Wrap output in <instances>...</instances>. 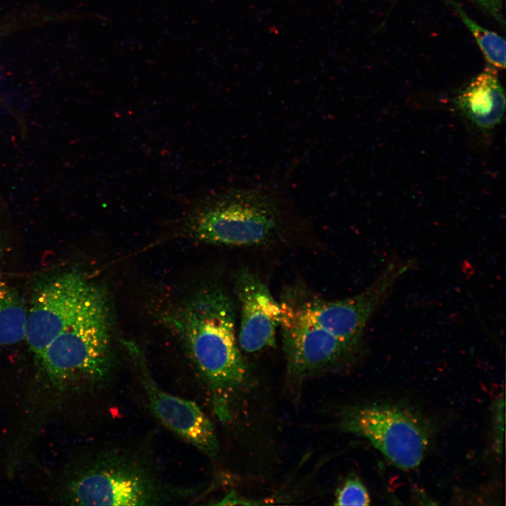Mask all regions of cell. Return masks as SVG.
<instances>
[{"label":"cell","instance_id":"15","mask_svg":"<svg viewBox=\"0 0 506 506\" xmlns=\"http://www.w3.org/2000/svg\"><path fill=\"white\" fill-rule=\"evenodd\" d=\"M494 434L495 449L498 453L502 450L504 424H505V400L498 398L494 406Z\"/></svg>","mask_w":506,"mask_h":506},{"label":"cell","instance_id":"1","mask_svg":"<svg viewBox=\"0 0 506 506\" xmlns=\"http://www.w3.org/2000/svg\"><path fill=\"white\" fill-rule=\"evenodd\" d=\"M112 320L104 291L48 344L36 359L38 367L24 410L29 418L45 423L71 392L96 387L111 376Z\"/></svg>","mask_w":506,"mask_h":506},{"label":"cell","instance_id":"13","mask_svg":"<svg viewBox=\"0 0 506 506\" xmlns=\"http://www.w3.org/2000/svg\"><path fill=\"white\" fill-rule=\"evenodd\" d=\"M452 4L463 23L474 36L487 62L494 68L505 69L506 52L505 39L476 22L456 3Z\"/></svg>","mask_w":506,"mask_h":506},{"label":"cell","instance_id":"2","mask_svg":"<svg viewBox=\"0 0 506 506\" xmlns=\"http://www.w3.org/2000/svg\"><path fill=\"white\" fill-rule=\"evenodd\" d=\"M235 309L228 294L212 286L162 316L207 384L214 412L222 421L231 418V399L248 375L235 335Z\"/></svg>","mask_w":506,"mask_h":506},{"label":"cell","instance_id":"18","mask_svg":"<svg viewBox=\"0 0 506 506\" xmlns=\"http://www.w3.org/2000/svg\"><path fill=\"white\" fill-rule=\"evenodd\" d=\"M14 32V25L8 18L0 19V37Z\"/></svg>","mask_w":506,"mask_h":506},{"label":"cell","instance_id":"12","mask_svg":"<svg viewBox=\"0 0 506 506\" xmlns=\"http://www.w3.org/2000/svg\"><path fill=\"white\" fill-rule=\"evenodd\" d=\"M27 312L18 292L0 280V346L25 339Z\"/></svg>","mask_w":506,"mask_h":506},{"label":"cell","instance_id":"9","mask_svg":"<svg viewBox=\"0 0 506 506\" xmlns=\"http://www.w3.org/2000/svg\"><path fill=\"white\" fill-rule=\"evenodd\" d=\"M137 377L146 395L153 415L170 430L211 458L218 455L219 447L214 428L194 401L172 395L155 382L139 353L134 350Z\"/></svg>","mask_w":506,"mask_h":506},{"label":"cell","instance_id":"19","mask_svg":"<svg viewBox=\"0 0 506 506\" xmlns=\"http://www.w3.org/2000/svg\"><path fill=\"white\" fill-rule=\"evenodd\" d=\"M0 280H1V277H0Z\"/></svg>","mask_w":506,"mask_h":506},{"label":"cell","instance_id":"16","mask_svg":"<svg viewBox=\"0 0 506 506\" xmlns=\"http://www.w3.org/2000/svg\"><path fill=\"white\" fill-rule=\"evenodd\" d=\"M481 7L484 11L495 18L498 22L505 25L502 14L503 0H469Z\"/></svg>","mask_w":506,"mask_h":506},{"label":"cell","instance_id":"3","mask_svg":"<svg viewBox=\"0 0 506 506\" xmlns=\"http://www.w3.org/2000/svg\"><path fill=\"white\" fill-rule=\"evenodd\" d=\"M278 202L254 189L230 188L196 199L183 217L188 235L203 243L259 247L279 236L282 220Z\"/></svg>","mask_w":506,"mask_h":506},{"label":"cell","instance_id":"6","mask_svg":"<svg viewBox=\"0 0 506 506\" xmlns=\"http://www.w3.org/2000/svg\"><path fill=\"white\" fill-rule=\"evenodd\" d=\"M340 428L369 440L394 466L403 470L422 462L431 439L427 421L398 405L372 403L343 411Z\"/></svg>","mask_w":506,"mask_h":506},{"label":"cell","instance_id":"14","mask_svg":"<svg viewBox=\"0 0 506 506\" xmlns=\"http://www.w3.org/2000/svg\"><path fill=\"white\" fill-rule=\"evenodd\" d=\"M370 498L367 488L361 479L354 476L348 477L337 491L336 505H369Z\"/></svg>","mask_w":506,"mask_h":506},{"label":"cell","instance_id":"8","mask_svg":"<svg viewBox=\"0 0 506 506\" xmlns=\"http://www.w3.org/2000/svg\"><path fill=\"white\" fill-rule=\"evenodd\" d=\"M283 349L287 376L297 384L349 362L358 350L280 303Z\"/></svg>","mask_w":506,"mask_h":506},{"label":"cell","instance_id":"10","mask_svg":"<svg viewBox=\"0 0 506 506\" xmlns=\"http://www.w3.org/2000/svg\"><path fill=\"white\" fill-rule=\"evenodd\" d=\"M235 291L240 306L238 343L253 353L272 348L280 327L281 309L262 280L247 268L236 275Z\"/></svg>","mask_w":506,"mask_h":506},{"label":"cell","instance_id":"17","mask_svg":"<svg viewBox=\"0 0 506 506\" xmlns=\"http://www.w3.org/2000/svg\"><path fill=\"white\" fill-rule=\"evenodd\" d=\"M214 505H251L247 500H244L241 496L236 495V493H230L226 495L223 498Z\"/></svg>","mask_w":506,"mask_h":506},{"label":"cell","instance_id":"5","mask_svg":"<svg viewBox=\"0 0 506 506\" xmlns=\"http://www.w3.org/2000/svg\"><path fill=\"white\" fill-rule=\"evenodd\" d=\"M409 269L406 261L394 258L368 287L353 297L326 300L303 292L290 291L283 301L311 324L359 350L364 329L370 318Z\"/></svg>","mask_w":506,"mask_h":506},{"label":"cell","instance_id":"11","mask_svg":"<svg viewBox=\"0 0 506 506\" xmlns=\"http://www.w3.org/2000/svg\"><path fill=\"white\" fill-rule=\"evenodd\" d=\"M457 103L467 117L481 129H490L500 123L505 98L495 68L486 67L474 78L459 95Z\"/></svg>","mask_w":506,"mask_h":506},{"label":"cell","instance_id":"4","mask_svg":"<svg viewBox=\"0 0 506 506\" xmlns=\"http://www.w3.org/2000/svg\"><path fill=\"white\" fill-rule=\"evenodd\" d=\"M145 464L124 453L101 454L68 481L65 500L79 505H157L174 500Z\"/></svg>","mask_w":506,"mask_h":506},{"label":"cell","instance_id":"7","mask_svg":"<svg viewBox=\"0 0 506 506\" xmlns=\"http://www.w3.org/2000/svg\"><path fill=\"white\" fill-rule=\"evenodd\" d=\"M103 291L74 271L63 273L40 287L27 312L25 339L35 359Z\"/></svg>","mask_w":506,"mask_h":506}]
</instances>
